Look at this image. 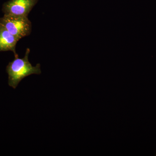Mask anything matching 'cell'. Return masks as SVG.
I'll return each instance as SVG.
<instances>
[{
    "instance_id": "277c9868",
    "label": "cell",
    "mask_w": 156,
    "mask_h": 156,
    "mask_svg": "<svg viewBox=\"0 0 156 156\" xmlns=\"http://www.w3.org/2000/svg\"><path fill=\"white\" fill-rule=\"evenodd\" d=\"M19 41V39L0 24V52L11 51L14 53L15 57L18 56L16 47Z\"/></svg>"
},
{
    "instance_id": "6da1fadb",
    "label": "cell",
    "mask_w": 156,
    "mask_h": 156,
    "mask_svg": "<svg viewBox=\"0 0 156 156\" xmlns=\"http://www.w3.org/2000/svg\"><path fill=\"white\" fill-rule=\"evenodd\" d=\"M30 52L29 48H27L23 58L15 56L14 60L9 62L6 67V72L9 75L8 83L13 89H16L19 83L26 77L32 74L40 75L41 73L40 63L34 66L29 61Z\"/></svg>"
},
{
    "instance_id": "7a4b0ae2",
    "label": "cell",
    "mask_w": 156,
    "mask_h": 156,
    "mask_svg": "<svg viewBox=\"0 0 156 156\" xmlns=\"http://www.w3.org/2000/svg\"><path fill=\"white\" fill-rule=\"evenodd\" d=\"M0 24L19 40L31 33V22L26 16L4 15L0 18Z\"/></svg>"
},
{
    "instance_id": "3957f363",
    "label": "cell",
    "mask_w": 156,
    "mask_h": 156,
    "mask_svg": "<svg viewBox=\"0 0 156 156\" xmlns=\"http://www.w3.org/2000/svg\"><path fill=\"white\" fill-rule=\"evenodd\" d=\"M38 0H9L3 5L4 15L27 17Z\"/></svg>"
}]
</instances>
